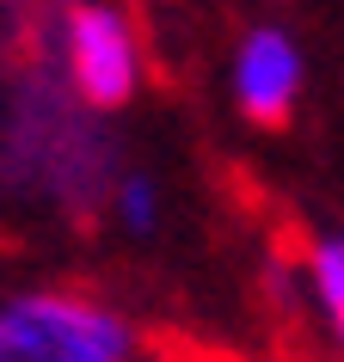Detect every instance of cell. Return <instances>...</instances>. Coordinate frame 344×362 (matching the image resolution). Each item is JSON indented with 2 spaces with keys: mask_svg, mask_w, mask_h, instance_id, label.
I'll return each instance as SVG.
<instances>
[{
  "mask_svg": "<svg viewBox=\"0 0 344 362\" xmlns=\"http://www.w3.org/2000/svg\"><path fill=\"white\" fill-rule=\"evenodd\" d=\"M0 362H154L123 307L86 288L31 283L0 295Z\"/></svg>",
  "mask_w": 344,
  "mask_h": 362,
  "instance_id": "cell-1",
  "label": "cell"
},
{
  "mask_svg": "<svg viewBox=\"0 0 344 362\" xmlns=\"http://www.w3.org/2000/svg\"><path fill=\"white\" fill-rule=\"evenodd\" d=\"M62 74L74 86L86 111H117L130 105L142 86V37L135 25L105 6V0H80L62 19Z\"/></svg>",
  "mask_w": 344,
  "mask_h": 362,
  "instance_id": "cell-2",
  "label": "cell"
},
{
  "mask_svg": "<svg viewBox=\"0 0 344 362\" xmlns=\"http://www.w3.org/2000/svg\"><path fill=\"white\" fill-rule=\"evenodd\" d=\"M302 98V49L289 31L277 25H258L240 37L234 49V105L252 117V123H283Z\"/></svg>",
  "mask_w": 344,
  "mask_h": 362,
  "instance_id": "cell-3",
  "label": "cell"
},
{
  "mask_svg": "<svg viewBox=\"0 0 344 362\" xmlns=\"http://www.w3.org/2000/svg\"><path fill=\"white\" fill-rule=\"evenodd\" d=\"M307 295L326 313H344V240L338 233H326L320 246L307 252Z\"/></svg>",
  "mask_w": 344,
  "mask_h": 362,
  "instance_id": "cell-4",
  "label": "cell"
},
{
  "mask_svg": "<svg viewBox=\"0 0 344 362\" xmlns=\"http://www.w3.org/2000/svg\"><path fill=\"white\" fill-rule=\"evenodd\" d=\"M111 215H117V228H123V233H154V221H160V191H154V178H142V172L117 178Z\"/></svg>",
  "mask_w": 344,
  "mask_h": 362,
  "instance_id": "cell-5",
  "label": "cell"
},
{
  "mask_svg": "<svg viewBox=\"0 0 344 362\" xmlns=\"http://www.w3.org/2000/svg\"><path fill=\"white\" fill-rule=\"evenodd\" d=\"M332 344H338V356H344V313H332Z\"/></svg>",
  "mask_w": 344,
  "mask_h": 362,
  "instance_id": "cell-6",
  "label": "cell"
}]
</instances>
